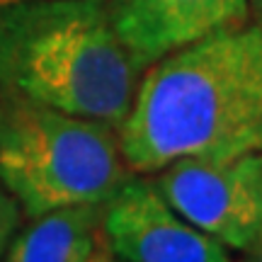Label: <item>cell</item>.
I'll return each instance as SVG.
<instances>
[{
    "label": "cell",
    "mask_w": 262,
    "mask_h": 262,
    "mask_svg": "<svg viewBox=\"0 0 262 262\" xmlns=\"http://www.w3.org/2000/svg\"><path fill=\"white\" fill-rule=\"evenodd\" d=\"M19 226V204L12 199L8 189L0 185V260L8 250L12 235L17 233Z\"/></svg>",
    "instance_id": "ba28073f"
},
{
    "label": "cell",
    "mask_w": 262,
    "mask_h": 262,
    "mask_svg": "<svg viewBox=\"0 0 262 262\" xmlns=\"http://www.w3.org/2000/svg\"><path fill=\"white\" fill-rule=\"evenodd\" d=\"M248 15L253 17V22L262 25V0H248Z\"/></svg>",
    "instance_id": "30bf717a"
},
{
    "label": "cell",
    "mask_w": 262,
    "mask_h": 262,
    "mask_svg": "<svg viewBox=\"0 0 262 262\" xmlns=\"http://www.w3.org/2000/svg\"><path fill=\"white\" fill-rule=\"evenodd\" d=\"M102 204L66 206L15 233L0 262H88L97 248Z\"/></svg>",
    "instance_id": "52a82bcc"
},
{
    "label": "cell",
    "mask_w": 262,
    "mask_h": 262,
    "mask_svg": "<svg viewBox=\"0 0 262 262\" xmlns=\"http://www.w3.org/2000/svg\"><path fill=\"white\" fill-rule=\"evenodd\" d=\"M153 185L182 219L228 250H248L260 231L262 153L175 160Z\"/></svg>",
    "instance_id": "277c9868"
},
{
    "label": "cell",
    "mask_w": 262,
    "mask_h": 262,
    "mask_svg": "<svg viewBox=\"0 0 262 262\" xmlns=\"http://www.w3.org/2000/svg\"><path fill=\"white\" fill-rule=\"evenodd\" d=\"M100 231L119 262H233L228 248L163 199L153 180H126L102 204Z\"/></svg>",
    "instance_id": "5b68a950"
},
{
    "label": "cell",
    "mask_w": 262,
    "mask_h": 262,
    "mask_svg": "<svg viewBox=\"0 0 262 262\" xmlns=\"http://www.w3.org/2000/svg\"><path fill=\"white\" fill-rule=\"evenodd\" d=\"M129 178L117 126L0 88V185L29 219L104 204Z\"/></svg>",
    "instance_id": "3957f363"
},
{
    "label": "cell",
    "mask_w": 262,
    "mask_h": 262,
    "mask_svg": "<svg viewBox=\"0 0 262 262\" xmlns=\"http://www.w3.org/2000/svg\"><path fill=\"white\" fill-rule=\"evenodd\" d=\"M114 25L146 71L165 54L250 22L248 0H110Z\"/></svg>",
    "instance_id": "8992f818"
},
{
    "label": "cell",
    "mask_w": 262,
    "mask_h": 262,
    "mask_svg": "<svg viewBox=\"0 0 262 262\" xmlns=\"http://www.w3.org/2000/svg\"><path fill=\"white\" fill-rule=\"evenodd\" d=\"M88 262H114L112 257H110V255H104V253H95L93 257H90V260Z\"/></svg>",
    "instance_id": "8fae6325"
},
{
    "label": "cell",
    "mask_w": 262,
    "mask_h": 262,
    "mask_svg": "<svg viewBox=\"0 0 262 262\" xmlns=\"http://www.w3.org/2000/svg\"><path fill=\"white\" fill-rule=\"evenodd\" d=\"M141 73L110 0L0 3V88L119 129Z\"/></svg>",
    "instance_id": "7a4b0ae2"
},
{
    "label": "cell",
    "mask_w": 262,
    "mask_h": 262,
    "mask_svg": "<svg viewBox=\"0 0 262 262\" xmlns=\"http://www.w3.org/2000/svg\"><path fill=\"white\" fill-rule=\"evenodd\" d=\"M119 143L134 172H158L182 158L262 153L260 22L211 32L150 63Z\"/></svg>",
    "instance_id": "6da1fadb"
},
{
    "label": "cell",
    "mask_w": 262,
    "mask_h": 262,
    "mask_svg": "<svg viewBox=\"0 0 262 262\" xmlns=\"http://www.w3.org/2000/svg\"><path fill=\"white\" fill-rule=\"evenodd\" d=\"M243 262H262V226L253 243L248 245V250H243Z\"/></svg>",
    "instance_id": "9c48e42d"
}]
</instances>
